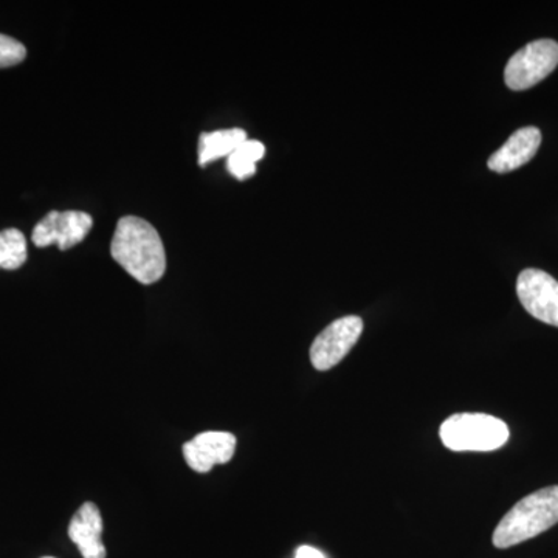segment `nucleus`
I'll list each match as a JSON object with an SVG mask.
<instances>
[{
    "mask_svg": "<svg viewBox=\"0 0 558 558\" xmlns=\"http://www.w3.org/2000/svg\"><path fill=\"white\" fill-rule=\"evenodd\" d=\"M517 295L538 322L558 328V281L546 271L526 269L517 279Z\"/></svg>",
    "mask_w": 558,
    "mask_h": 558,
    "instance_id": "obj_6",
    "label": "nucleus"
},
{
    "mask_svg": "<svg viewBox=\"0 0 558 558\" xmlns=\"http://www.w3.org/2000/svg\"><path fill=\"white\" fill-rule=\"evenodd\" d=\"M27 57V49L20 40L0 35V69L11 68L21 64Z\"/></svg>",
    "mask_w": 558,
    "mask_h": 558,
    "instance_id": "obj_14",
    "label": "nucleus"
},
{
    "mask_svg": "<svg viewBox=\"0 0 558 558\" xmlns=\"http://www.w3.org/2000/svg\"><path fill=\"white\" fill-rule=\"evenodd\" d=\"M236 451V436L227 432H205L183 446V457L197 473H208L218 464H227Z\"/></svg>",
    "mask_w": 558,
    "mask_h": 558,
    "instance_id": "obj_8",
    "label": "nucleus"
},
{
    "mask_svg": "<svg viewBox=\"0 0 558 558\" xmlns=\"http://www.w3.org/2000/svg\"><path fill=\"white\" fill-rule=\"evenodd\" d=\"M27 260V241L16 229L0 231V269L16 270Z\"/></svg>",
    "mask_w": 558,
    "mask_h": 558,
    "instance_id": "obj_13",
    "label": "nucleus"
},
{
    "mask_svg": "<svg viewBox=\"0 0 558 558\" xmlns=\"http://www.w3.org/2000/svg\"><path fill=\"white\" fill-rule=\"evenodd\" d=\"M110 255L142 284L160 281L167 270V253L160 234L137 216H126L117 223Z\"/></svg>",
    "mask_w": 558,
    "mask_h": 558,
    "instance_id": "obj_1",
    "label": "nucleus"
},
{
    "mask_svg": "<svg viewBox=\"0 0 558 558\" xmlns=\"http://www.w3.org/2000/svg\"><path fill=\"white\" fill-rule=\"evenodd\" d=\"M266 154V146L258 140H245L244 143L234 150L227 159V168L230 174L240 180H245L255 175L256 163L263 159Z\"/></svg>",
    "mask_w": 558,
    "mask_h": 558,
    "instance_id": "obj_12",
    "label": "nucleus"
},
{
    "mask_svg": "<svg viewBox=\"0 0 558 558\" xmlns=\"http://www.w3.org/2000/svg\"><path fill=\"white\" fill-rule=\"evenodd\" d=\"M558 523V486L542 488L517 502L494 532L495 548L508 549Z\"/></svg>",
    "mask_w": 558,
    "mask_h": 558,
    "instance_id": "obj_2",
    "label": "nucleus"
},
{
    "mask_svg": "<svg viewBox=\"0 0 558 558\" xmlns=\"http://www.w3.org/2000/svg\"><path fill=\"white\" fill-rule=\"evenodd\" d=\"M295 558H326L322 550L312 548V546H301L296 549Z\"/></svg>",
    "mask_w": 558,
    "mask_h": 558,
    "instance_id": "obj_15",
    "label": "nucleus"
},
{
    "mask_svg": "<svg viewBox=\"0 0 558 558\" xmlns=\"http://www.w3.org/2000/svg\"><path fill=\"white\" fill-rule=\"evenodd\" d=\"M363 332V319L349 315L330 323L318 333L311 347V362L317 371H329L339 365L355 347Z\"/></svg>",
    "mask_w": 558,
    "mask_h": 558,
    "instance_id": "obj_5",
    "label": "nucleus"
},
{
    "mask_svg": "<svg viewBox=\"0 0 558 558\" xmlns=\"http://www.w3.org/2000/svg\"><path fill=\"white\" fill-rule=\"evenodd\" d=\"M245 140H248L247 134H245V131L238 130V128H233V130L205 132L199 138L201 167H205V165L211 163V161L222 159V157L229 159L231 154L240 148Z\"/></svg>",
    "mask_w": 558,
    "mask_h": 558,
    "instance_id": "obj_11",
    "label": "nucleus"
},
{
    "mask_svg": "<svg viewBox=\"0 0 558 558\" xmlns=\"http://www.w3.org/2000/svg\"><path fill=\"white\" fill-rule=\"evenodd\" d=\"M558 65V44L553 39H538L527 44L510 58L505 70L506 86L512 90H526L549 76Z\"/></svg>",
    "mask_w": 558,
    "mask_h": 558,
    "instance_id": "obj_4",
    "label": "nucleus"
},
{
    "mask_svg": "<svg viewBox=\"0 0 558 558\" xmlns=\"http://www.w3.org/2000/svg\"><path fill=\"white\" fill-rule=\"evenodd\" d=\"M440 440L451 451H494L510 438L508 424L484 413H458L439 428Z\"/></svg>",
    "mask_w": 558,
    "mask_h": 558,
    "instance_id": "obj_3",
    "label": "nucleus"
},
{
    "mask_svg": "<svg viewBox=\"0 0 558 558\" xmlns=\"http://www.w3.org/2000/svg\"><path fill=\"white\" fill-rule=\"evenodd\" d=\"M44 558H53V557H44Z\"/></svg>",
    "mask_w": 558,
    "mask_h": 558,
    "instance_id": "obj_16",
    "label": "nucleus"
},
{
    "mask_svg": "<svg viewBox=\"0 0 558 558\" xmlns=\"http://www.w3.org/2000/svg\"><path fill=\"white\" fill-rule=\"evenodd\" d=\"M102 519L94 502H84L69 524V537L78 546L83 558H106L102 545Z\"/></svg>",
    "mask_w": 558,
    "mask_h": 558,
    "instance_id": "obj_10",
    "label": "nucleus"
},
{
    "mask_svg": "<svg viewBox=\"0 0 558 558\" xmlns=\"http://www.w3.org/2000/svg\"><path fill=\"white\" fill-rule=\"evenodd\" d=\"M94 226L90 215L83 211H50L33 230V244L44 248L57 244L69 250L86 240Z\"/></svg>",
    "mask_w": 558,
    "mask_h": 558,
    "instance_id": "obj_7",
    "label": "nucleus"
},
{
    "mask_svg": "<svg viewBox=\"0 0 558 558\" xmlns=\"http://www.w3.org/2000/svg\"><path fill=\"white\" fill-rule=\"evenodd\" d=\"M542 143V132L534 126L521 128L513 132L508 142L492 154L487 161L488 170L506 174L519 170L534 159Z\"/></svg>",
    "mask_w": 558,
    "mask_h": 558,
    "instance_id": "obj_9",
    "label": "nucleus"
}]
</instances>
